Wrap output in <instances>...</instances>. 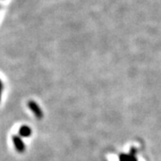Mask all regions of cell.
Masks as SVG:
<instances>
[{
  "mask_svg": "<svg viewBox=\"0 0 161 161\" xmlns=\"http://www.w3.org/2000/svg\"><path fill=\"white\" fill-rule=\"evenodd\" d=\"M0 91H1V83H0Z\"/></svg>",
  "mask_w": 161,
  "mask_h": 161,
  "instance_id": "obj_2",
  "label": "cell"
},
{
  "mask_svg": "<svg viewBox=\"0 0 161 161\" xmlns=\"http://www.w3.org/2000/svg\"><path fill=\"white\" fill-rule=\"evenodd\" d=\"M14 142L16 144V148H17L19 151H22V150H23V144H22V142L20 141L19 138L14 137Z\"/></svg>",
  "mask_w": 161,
  "mask_h": 161,
  "instance_id": "obj_1",
  "label": "cell"
}]
</instances>
